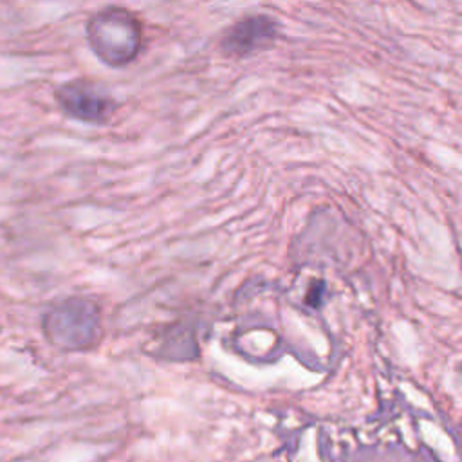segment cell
<instances>
[{"label": "cell", "mask_w": 462, "mask_h": 462, "mask_svg": "<svg viewBox=\"0 0 462 462\" xmlns=\"http://www.w3.org/2000/svg\"><path fill=\"white\" fill-rule=\"evenodd\" d=\"M54 97L63 114L90 125L106 123L116 110V103L108 92L87 79L61 83L54 90Z\"/></svg>", "instance_id": "3957f363"}, {"label": "cell", "mask_w": 462, "mask_h": 462, "mask_svg": "<svg viewBox=\"0 0 462 462\" xmlns=\"http://www.w3.org/2000/svg\"><path fill=\"white\" fill-rule=\"evenodd\" d=\"M325 285L319 282V285H316L310 292H309V296H307V303L309 305H312V307H318L319 305V301H321V294H323V289Z\"/></svg>", "instance_id": "5b68a950"}, {"label": "cell", "mask_w": 462, "mask_h": 462, "mask_svg": "<svg viewBox=\"0 0 462 462\" xmlns=\"http://www.w3.org/2000/svg\"><path fill=\"white\" fill-rule=\"evenodd\" d=\"M45 339L61 350L90 348L101 334L99 307L81 296L51 305L42 316Z\"/></svg>", "instance_id": "6da1fadb"}, {"label": "cell", "mask_w": 462, "mask_h": 462, "mask_svg": "<svg viewBox=\"0 0 462 462\" xmlns=\"http://www.w3.org/2000/svg\"><path fill=\"white\" fill-rule=\"evenodd\" d=\"M278 36V23L265 14L245 16L236 22L222 38V51L227 56L242 58L269 47Z\"/></svg>", "instance_id": "277c9868"}, {"label": "cell", "mask_w": 462, "mask_h": 462, "mask_svg": "<svg viewBox=\"0 0 462 462\" xmlns=\"http://www.w3.org/2000/svg\"><path fill=\"white\" fill-rule=\"evenodd\" d=\"M87 40L101 61L110 67H121L137 54L141 29L132 13L108 7L88 20Z\"/></svg>", "instance_id": "7a4b0ae2"}]
</instances>
